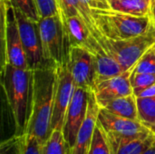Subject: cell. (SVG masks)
Instances as JSON below:
<instances>
[{"mask_svg":"<svg viewBox=\"0 0 155 154\" xmlns=\"http://www.w3.org/2000/svg\"><path fill=\"white\" fill-rule=\"evenodd\" d=\"M43 57L47 67L67 63L70 44L60 15L41 17L38 22Z\"/></svg>","mask_w":155,"mask_h":154,"instance_id":"277c9868","label":"cell"},{"mask_svg":"<svg viewBox=\"0 0 155 154\" xmlns=\"http://www.w3.org/2000/svg\"><path fill=\"white\" fill-rule=\"evenodd\" d=\"M146 1H147V2H149V3H150V0H146Z\"/></svg>","mask_w":155,"mask_h":154,"instance_id":"d6a6232c","label":"cell"},{"mask_svg":"<svg viewBox=\"0 0 155 154\" xmlns=\"http://www.w3.org/2000/svg\"><path fill=\"white\" fill-rule=\"evenodd\" d=\"M119 1H122V0H107V2H108L109 5H112V4H114L115 2H119Z\"/></svg>","mask_w":155,"mask_h":154,"instance_id":"4dcf8cb0","label":"cell"},{"mask_svg":"<svg viewBox=\"0 0 155 154\" xmlns=\"http://www.w3.org/2000/svg\"><path fill=\"white\" fill-rule=\"evenodd\" d=\"M133 69L134 67L120 75L104 80L94 86V95L100 107L113 99L134 94V89L130 81Z\"/></svg>","mask_w":155,"mask_h":154,"instance_id":"8fae6325","label":"cell"},{"mask_svg":"<svg viewBox=\"0 0 155 154\" xmlns=\"http://www.w3.org/2000/svg\"><path fill=\"white\" fill-rule=\"evenodd\" d=\"M0 154H23V134L15 133L2 142Z\"/></svg>","mask_w":155,"mask_h":154,"instance_id":"603a6c76","label":"cell"},{"mask_svg":"<svg viewBox=\"0 0 155 154\" xmlns=\"http://www.w3.org/2000/svg\"><path fill=\"white\" fill-rule=\"evenodd\" d=\"M67 64L75 87L94 90L95 66L94 58L91 52L81 46H70Z\"/></svg>","mask_w":155,"mask_h":154,"instance_id":"9c48e42d","label":"cell"},{"mask_svg":"<svg viewBox=\"0 0 155 154\" xmlns=\"http://www.w3.org/2000/svg\"><path fill=\"white\" fill-rule=\"evenodd\" d=\"M103 1H105V2H107V0H103ZM108 3V2H107Z\"/></svg>","mask_w":155,"mask_h":154,"instance_id":"836d02e7","label":"cell"},{"mask_svg":"<svg viewBox=\"0 0 155 154\" xmlns=\"http://www.w3.org/2000/svg\"><path fill=\"white\" fill-rule=\"evenodd\" d=\"M100 108L101 107L96 101L94 90H90L86 116L78 132L71 154H88L94 131L98 121Z\"/></svg>","mask_w":155,"mask_h":154,"instance_id":"4fadbf2b","label":"cell"},{"mask_svg":"<svg viewBox=\"0 0 155 154\" xmlns=\"http://www.w3.org/2000/svg\"><path fill=\"white\" fill-rule=\"evenodd\" d=\"M98 121L107 133L120 135H137L152 131L140 121L115 115L104 108H100Z\"/></svg>","mask_w":155,"mask_h":154,"instance_id":"5bb4252c","label":"cell"},{"mask_svg":"<svg viewBox=\"0 0 155 154\" xmlns=\"http://www.w3.org/2000/svg\"><path fill=\"white\" fill-rule=\"evenodd\" d=\"M43 154H71L63 131L54 130L43 145Z\"/></svg>","mask_w":155,"mask_h":154,"instance_id":"ac0fdd59","label":"cell"},{"mask_svg":"<svg viewBox=\"0 0 155 154\" xmlns=\"http://www.w3.org/2000/svg\"><path fill=\"white\" fill-rule=\"evenodd\" d=\"M31 73L30 69L17 68L10 64L1 66V84L13 116L16 134L25 133L29 119Z\"/></svg>","mask_w":155,"mask_h":154,"instance_id":"7a4b0ae2","label":"cell"},{"mask_svg":"<svg viewBox=\"0 0 155 154\" xmlns=\"http://www.w3.org/2000/svg\"><path fill=\"white\" fill-rule=\"evenodd\" d=\"M143 154H155V141Z\"/></svg>","mask_w":155,"mask_h":154,"instance_id":"f546056e","label":"cell"},{"mask_svg":"<svg viewBox=\"0 0 155 154\" xmlns=\"http://www.w3.org/2000/svg\"><path fill=\"white\" fill-rule=\"evenodd\" d=\"M151 130H152V131H153V133H155V127H153V128H152Z\"/></svg>","mask_w":155,"mask_h":154,"instance_id":"1f68e13d","label":"cell"},{"mask_svg":"<svg viewBox=\"0 0 155 154\" xmlns=\"http://www.w3.org/2000/svg\"><path fill=\"white\" fill-rule=\"evenodd\" d=\"M1 11V66L7 64L29 69L22 44L12 0H0Z\"/></svg>","mask_w":155,"mask_h":154,"instance_id":"5b68a950","label":"cell"},{"mask_svg":"<svg viewBox=\"0 0 155 154\" xmlns=\"http://www.w3.org/2000/svg\"><path fill=\"white\" fill-rule=\"evenodd\" d=\"M136 97H155V84L141 92Z\"/></svg>","mask_w":155,"mask_h":154,"instance_id":"83f0119b","label":"cell"},{"mask_svg":"<svg viewBox=\"0 0 155 154\" xmlns=\"http://www.w3.org/2000/svg\"><path fill=\"white\" fill-rule=\"evenodd\" d=\"M140 122L150 129L155 127V97H136Z\"/></svg>","mask_w":155,"mask_h":154,"instance_id":"ffe728a7","label":"cell"},{"mask_svg":"<svg viewBox=\"0 0 155 154\" xmlns=\"http://www.w3.org/2000/svg\"><path fill=\"white\" fill-rule=\"evenodd\" d=\"M57 4L59 11H62L66 17L77 16L82 18V6L79 0H57Z\"/></svg>","mask_w":155,"mask_h":154,"instance_id":"d4e9b609","label":"cell"},{"mask_svg":"<svg viewBox=\"0 0 155 154\" xmlns=\"http://www.w3.org/2000/svg\"><path fill=\"white\" fill-rule=\"evenodd\" d=\"M90 90L83 87H75L74 93L65 114L63 134L71 152L75 143L78 132L86 116Z\"/></svg>","mask_w":155,"mask_h":154,"instance_id":"30bf717a","label":"cell"},{"mask_svg":"<svg viewBox=\"0 0 155 154\" xmlns=\"http://www.w3.org/2000/svg\"><path fill=\"white\" fill-rule=\"evenodd\" d=\"M95 23L104 36L120 40L145 34L151 27L150 16H136L113 8H92Z\"/></svg>","mask_w":155,"mask_h":154,"instance_id":"3957f363","label":"cell"},{"mask_svg":"<svg viewBox=\"0 0 155 154\" xmlns=\"http://www.w3.org/2000/svg\"><path fill=\"white\" fill-rule=\"evenodd\" d=\"M74 91L75 85L67 63L54 67V103L51 119L52 131H63L65 114Z\"/></svg>","mask_w":155,"mask_h":154,"instance_id":"52a82bcc","label":"cell"},{"mask_svg":"<svg viewBox=\"0 0 155 154\" xmlns=\"http://www.w3.org/2000/svg\"><path fill=\"white\" fill-rule=\"evenodd\" d=\"M14 9L29 69L35 70L47 67L43 57L38 23L28 18L19 8L15 5Z\"/></svg>","mask_w":155,"mask_h":154,"instance_id":"ba28073f","label":"cell"},{"mask_svg":"<svg viewBox=\"0 0 155 154\" xmlns=\"http://www.w3.org/2000/svg\"><path fill=\"white\" fill-rule=\"evenodd\" d=\"M105 45L106 53L112 55L126 72L155 45V28L152 26L145 34L126 39L114 40L105 37Z\"/></svg>","mask_w":155,"mask_h":154,"instance_id":"8992f818","label":"cell"},{"mask_svg":"<svg viewBox=\"0 0 155 154\" xmlns=\"http://www.w3.org/2000/svg\"><path fill=\"white\" fill-rule=\"evenodd\" d=\"M41 17L54 16L59 14L57 0H35Z\"/></svg>","mask_w":155,"mask_h":154,"instance_id":"4316f807","label":"cell"},{"mask_svg":"<svg viewBox=\"0 0 155 154\" xmlns=\"http://www.w3.org/2000/svg\"><path fill=\"white\" fill-rule=\"evenodd\" d=\"M101 108L118 116L140 121L138 116L137 98L134 94L113 99L105 103Z\"/></svg>","mask_w":155,"mask_h":154,"instance_id":"2e32d148","label":"cell"},{"mask_svg":"<svg viewBox=\"0 0 155 154\" xmlns=\"http://www.w3.org/2000/svg\"><path fill=\"white\" fill-rule=\"evenodd\" d=\"M106 133L112 154H143L155 141L153 131L137 135H120L107 132Z\"/></svg>","mask_w":155,"mask_h":154,"instance_id":"7c38bea8","label":"cell"},{"mask_svg":"<svg viewBox=\"0 0 155 154\" xmlns=\"http://www.w3.org/2000/svg\"><path fill=\"white\" fill-rule=\"evenodd\" d=\"M43 145L35 136L23 134V154H43Z\"/></svg>","mask_w":155,"mask_h":154,"instance_id":"484cf974","label":"cell"},{"mask_svg":"<svg viewBox=\"0 0 155 154\" xmlns=\"http://www.w3.org/2000/svg\"><path fill=\"white\" fill-rule=\"evenodd\" d=\"M150 19L152 26L155 28V0H150Z\"/></svg>","mask_w":155,"mask_h":154,"instance_id":"f1b7e54d","label":"cell"},{"mask_svg":"<svg viewBox=\"0 0 155 154\" xmlns=\"http://www.w3.org/2000/svg\"><path fill=\"white\" fill-rule=\"evenodd\" d=\"M93 55L95 66V85L104 80L120 75L125 72L120 64L112 55L108 54L103 47L97 49Z\"/></svg>","mask_w":155,"mask_h":154,"instance_id":"9a60e30c","label":"cell"},{"mask_svg":"<svg viewBox=\"0 0 155 154\" xmlns=\"http://www.w3.org/2000/svg\"><path fill=\"white\" fill-rule=\"evenodd\" d=\"M15 6L19 8L28 18L38 23L41 16L35 5V0H12Z\"/></svg>","mask_w":155,"mask_h":154,"instance_id":"cb8c5ba5","label":"cell"},{"mask_svg":"<svg viewBox=\"0 0 155 154\" xmlns=\"http://www.w3.org/2000/svg\"><path fill=\"white\" fill-rule=\"evenodd\" d=\"M88 154H112L107 133L103 125L97 121Z\"/></svg>","mask_w":155,"mask_h":154,"instance_id":"d6986e66","label":"cell"},{"mask_svg":"<svg viewBox=\"0 0 155 154\" xmlns=\"http://www.w3.org/2000/svg\"><path fill=\"white\" fill-rule=\"evenodd\" d=\"M110 7L136 16H150V3L146 0H122L110 5Z\"/></svg>","mask_w":155,"mask_h":154,"instance_id":"e0dca14e","label":"cell"},{"mask_svg":"<svg viewBox=\"0 0 155 154\" xmlns=\"http://www.w3.org/2000/svg\"><path fill=\"white\" fill-rule=\"evenodd\" d=\"M133 72L155 74V45L151 47L135 64Z\"/></svg>","mask_w":155,"mask_h":154,"instance_id":"7402d4cb","label":"cell"},{"mask_svg":"<svg viewBox=\"0 0 155 154\" xmlns=\"http://www.w3.org/2000/svg\"><path fill=\"white\" fill-rule=\"evenodd\" d=\"M31 71L30 113L25 133L35 136L44 144L52 133L54 67Z\"/></svg>","mask_w":155,"mask_h":154,"instance_id":"6da1fadb","label":"cell"},{"mask_svg":"<svg viewBox=\"0 0 155 154\" xmlns=\"http://www.w3.org/2000/svg\"><path fill=\"white\" fill-rule=\"evenodd\" d=\"M130 81H131L132 87L134 89V94L136 96L146 88L154 84L155 74L132 72Z\"/></svg>","mask_w":155,"mask_h":154,"instance_id":"44dd1931","label":"cell"}]
</instances>
